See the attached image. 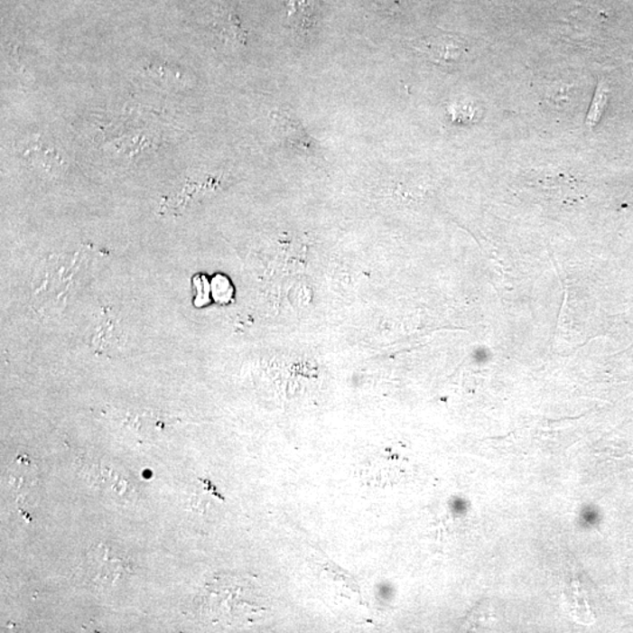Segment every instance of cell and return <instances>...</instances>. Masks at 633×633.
I'll use <instances>...</instances> for the list:
<instances>
[{
    "label": "cell",
    "mask_w": 633,
    "mask_h": 633,
    "mask_svg": "<svg viewBox=\"0 0 633 633\" xmlns=\"http://www.w3.org/2000/svg\"><path fill=\"white\" fill-rule=\"evenodd\" d=\"M131 561L120 546L98 544L88 550L86 557V573L97 587H112L132 572Z\"/></svg>",
    "instance_id": "obj_1"
},
{
    "label": "cell",
    "mask_w": 633,
    "mask_h": 633,
    "mask_svg": "<svg viewBox=\"0 0 633 633\" xmlns=\"http://www.w3.org/2000/svg\"><path fill=\"white\" fill-rule=\"evenodd\" d=\"M412 45L430 61L442 66L456 64L466 52L462 42L448 34L431 35V37L419 39Z\"/></svg>",
    "instance_id": "obj_2"
},
{
    "label": "cell",
    "mask_w": 633,
    "mask_h": 633,
    "mask_svg": "<svg viewBox=\"0 0 633 633\" xmlns=\"http://www.w3.org/2000/svg\"><path fill=\"white\" fill-rule=\"evenodd\" d=\"M274 121L279 134L289 147L312 156L320 154V145H318L317 141L306 133L300 121L289 111L274 113Z\"/></svg>",
    "instance_id": "obj_3"
},
{
    "label": "cell",
    "mask_w": 633,
    "mask_h": 633,
    "mask_svg": "<svg viewBox=\"0 0 633 633\" xmlns=\"http://www.w3.org/2000/svg\"><path fill=\"white\" fill-rule=\"evenodd\" d=\"M215 30L223 44L231 49H239L247 44V33L234 11H219L215 21Z\"/></svg>",
    "instance_id": "obj_4"
},
{
    "label": "cell",
    "mask_w": 633,
    "mask_h": 633,
    "mask_svg": "<svg viewBox=\"0 0 633 633\" xmlns=\"http://www.w3.org/2000/svg\"><path fill=\"white\" fill-rule=\"evenodd\" d=\"M318 0H288L286 19L297 34L305 35L316 23Z\"/></svg>",
    "instance_id": "obj_5"
},
{
    "label": "cell",
    "mask_w": 633,
    "mask_h": 633,
    "mask_svg": "<svg viewBox=\"0 0 633 633\" xmlns=\"http://www.w3.org/2000/svg\"><path fill=\"white\" fill-rule=\"evenodd\" d=\"M35 468L33 462L29 461L25 456L17 459V463L11 468L9 473V483L15 494L25 495L33 490L35 485Z\"/></svg>",
    "instance_id": "obj_6"
},
{
    "label": "cell",
    "mask_w": 633,
    "mask_h": 633,
    "mask_svg": "<svg viewBox=\"0 0 633 633\" xmlns=\"http://www.w3.org/2000/svg\"><path fill=\"white\" fill-rule=\"evenodd\" d=\"M607 93H605V90L603 88H599V90H597L595 96V99H593L591 109H590L588 116V123L591 125L592 127L597 123H599L601 113H603L604 111L605 105H607Z\"/></svg>",
    "instance_id": "obj_7"
},
{
    "label": "cell",
    "mask_w": 633,
    "mask_h": 633,
    "mask_svg": "<svg viewBox=\"0 0 633 633\" xmlns=\"http://www.w3.org/2000/svg\"><path fill=\"white\" fill-rule=\"evenodd\" d=\"M380 3L386 4L389 9L393 7H398L401 0H379Z\"/></svg>",
    "instance_id": "obj_8"
}]
</instances>
